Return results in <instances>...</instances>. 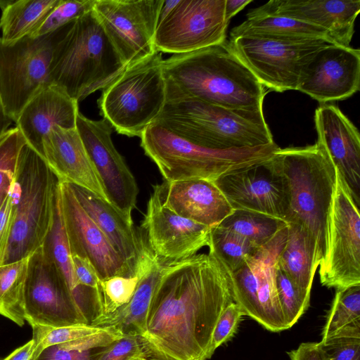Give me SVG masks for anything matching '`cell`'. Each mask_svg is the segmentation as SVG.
Instances as JSON below:
<instances>
[{
    "mask_svg": "<svg viewBox=\"0 0 360 360\" xmlns=\"http://www.w3.org/2000/svg\"><path fill=\"white\" fill-rule=\"evenodd\" d=\"M231 274L213 254L167 264L141 338L150 360H207L212 333L233 302Z\"/></svg>",
    "mask_w": 360,
    "mask_h": 360,
    "instance_id": "1",
    "label": "cell"
},
{
    "mask_svg": "<svg viewBox=\"0 0 360 360\" xmlns=\"http://www.w3.org/2000/svg\"><path fill=\"white\" fill-rule=\"evenodd\" d=\"M167 88L225 108L263 112L264 85L229 41L163 60Z\"/></svg>",
    "mask_w": 360,
    "mask_h": 360,
    "instance_id": "2",
    "label": "cell"
},
{
    "mask_svg": "<svg viewBox=\"0 0 360 360\" xmlns=\"http://www.w3.org/2000/svg\"><path fill=\"white\" fill-rule=\"evenodd\" d=\"M272 160L283 176L288 194L286 223L298 224L309 237L318 268L328 250V221L337 169L323 145L278 148Z\"/></svg>",
    "mask_w": 360,
    "mask_h": 360,
    "instance_id": "3",
    "label": "cell"
},
{
    "mask_svg": "<svg viewBox=\"0 0 360 360\" xmlns=\"http://www.w3.org/2000/svg\"><path fill=\"white\" fill-rule=\"evenodd\" d=\"M155 122L198 146L216 150L275 143L263 112L213 105L167 88L165 106Z\"/></svg>",
    "mask_w": 360,
    "mask_h": 360,
    "instance_id": "4",
    "label": "cell"
},
{
    "mask_svg": "<svg viewBox=\"0 0 360 360\" xmlns=\"http://www.w3.org/2000/svg\"><path fill=\"white\" fill-rule=\"evenodd\" d=\"M125 68L91 10L65 25L54 49L50 84L79 103Z\"/></svg>",
    "mask_w": 360,
    "mask_h": 360,
    "instance_id": "5",
    "label": "cell"
},
{
    "mask_svg": "<svg viewBox=\"0 0 360 360\" xmlns=\"http://www.w3.org/2000/svg\"><path fill=\"white\" fill-rule=\"evenodd\" d=\"M58 182L41 155L26 143L11 191V227L1 265L28 258L41 247L52 224Z\"/></svg>",
    "mask_w": 360,
    "mask_h": 360,
    "instance_id": "6",
    "label": "cell"
},
{
    "mask_svg": "<svg viewBox=\"0 0 360 360\" xmlns=\"http://www.w3.org/2000/svg\"><path fill=\"white\" fill-rule=\"evenodd\" d=\"M141 146L165 181L204 179L214 181L229 172L271 158L276 143L255 148L216 150L193 143L157 122L142 134Z\"/></svg>",
    "mask_w": 360,
    "mask_h": 360,
    "instance_id": "7",
    "label": "cell"
},
{
    "mask_svg": "<svg viewBox=\"0 0 360 360\" xmlns=\"http://www.w3.org/2000/svg\"><path fill=\"white\" fill-rule=\"evenodd\" d=\"M162 53L127 65L103 89L101 115L117 133L141 137L160 115L167 99Z\"/></svg>",
    "mask_w": 360,
    "mask_h": 360,
    "instance_id": "8",
    "label": "cell"
},
{
    "mask_svg": "<svg viewBox=\"0 0 360 360\" xmlns=\"http://www.w3.org/2000/svg\"><path fill=\"white\" fill-rule=\"evenodd\" d=\"M65 27L13 44H5L0 38V98L6 115L13 122L25 105L51 84L54 49Z\"/></svg>",
    "mask_w": 360,
    "mask_h": 360,
    "instance_id": "9",
    "label": "cell"
},
{
    "mask_svg": "<svg viewBox=\"0 0 360 360\" xmlns=\"http://www.w3.org/2000/svg\"><path fill=\"white\" fill-rule=\"evenodd\" d=\"M287 236V225L230 273L233 297L245 315L272 332L288 329L278 300L276 270Z\"/></svg>",
    "mask_w": 360,
    "mask_h": 360,
    "instance_id": "10",
    "label": "cell"
},
{
    "mask_svg": "<svg viewBox=\"0 0 360 360\" xmlns=\"http://www.w3.org/2000/svg\"><path fill=\"white\" fill-rule=\"evenodd\" d=\"M231 47L264 87L278 92L296 90L302 66L321 39H288L245 34L230 39Z\"/></svg>",
    "mask_w": 360,
    "mask_h": 360,
    "instance_id": "11",
    "label": "cell"
},
{
    "mask_svg": "<svg viewBox=\"0 0 360 360\" xmlns=\"http://www.w3.org/2000/svg\"><path fill=\"white\" fill-rule=\"evenodd\" d=\"M319 267L320 281L328 288L360 285L359 207L338 172L328 215L327 253Z\"/></svg>",
    "mask_w": 360,
    "mask_h": 360,
    "instance_id": "12",
    "label": "cell"
},
{
    "mask_svg": "<svg viewBox=\"0 0 360 360\" xmlns=\"http://www.w3.org/2000/svg\"><path fill=\"white\" fill-rule=\"evenodd\" d=\"M225 0H178L159 20L154 37L161 53L182 54L226 41Z\"/></svg>",
    "mask_w": 360,
    "mask_h": 360,
    "instance_id": "13",
    "label": "cell"
},
{
    "mask_svg": "<svg viewBox=\"0 0 360 360\" xmlns=\"http://www.w3.org/2000/svg\"><path fill=\"white\" fill-rule=\"evenodd\" d=\"M164 0H95L92 12L127 67L158 51L154 37Z\"/></svg>",
    "mask_w": 360,
    "mask_h": 360,
    "instance_id": "14",
    "label": "cell"
},
{
    "mask_svg": "<svg viewBox=\"0 0 360 360\" xmlns=\"http://www.w3.org/2000/svg\"><path fill=\"white\" fill-rule=\"evenodd\" d=\"M24 311L31 326L82 323L63 276L42 247L28 258Z\"/></svg>",
    "mask_w": 360,
    "mask_h": 360,
    "instance_id": "15",
    "label": "cell"
},
{
    "mask_svg": "<svg viewBox=\"0 0 360 360\" xmlns=\"http://www.w3.org/2000/svg\"><path fill=\"white\" fill-rule=\"evenodd\" d=\"M77 129L101 181L107 200L132 220L139 188L134 175L112 139V127L105 120H92L80 112Z\"/></svg>",
    "mask_w": 360,
    "mask_h": 360,
    "instance_id": "16",
    "label": "cell"
},
{
    "mask_svg": "<svg viewBox=\"0 0 360 360\" xmlns=\"http://www.w3.org/2000/svg\"><path fill=\"white\" fill-rule=\"evenodd\" d=\"M233 210L263 214L286 223L285 180L272 160L224 174L213 181Z\"/></svg>",
    "mask_w": 360,
    "mask_h": 360,
    "instance_id": "17",
    "label": "cell"
},
{
    "mask_svg": "<svg viewBox=\"0 0 360 360\" xmlns=\"http://www.w3.org/2000/svg\"><path fill=\"white\" fill-rule=\"evenodd\" d=\"M359 85V49L326 44L302 66L296 90L326 104L351 97Z\"/></svg>",
    "mask_w": 360,
    "mask_h": 360,
    "instance_id": "18",
    "label": "cell"
},
{
    "mask_svg": "<svg viewBox=\"0 0 360 360\" xmlns=\"http://www.w3.org/2000/svg\"><path fill=\"white\" fill-rule=\"evenodd\" d=\"M63 226L72 256L86 259L101 281L132 270L78 202L69 184L58 180Z\"/></svg>",
    "mask_w": 360,
    "mask_h": 360,
    "instance_id": "19",
    "label": "cell"
},
{
    "mask_svg": "<svg viewBox=\"0 0 360 360\" xmlns=\"http://www.w3.org/2000/svg\"><path fill=\"white\" fill-rule=\"evenodd\" d=\"M141 226L146 234L148 247L165 264L191 257L207 246L211 228L184 218L166 207L158 185L153 186Z\"/></svg>",
    "mask_w": 360,
    "mask_h": 360,
    "instance_id": "20",
    "label": "cell"
},
{
    "mask_svg": "<svg viewBox=\"0 0 360 360\" xmlns=\"http://www.w3.org/2000/svg\"><path fill=\"white\" fill-rule=\"evenodd\" d=\"M317 141L326 150L356 204L360 205V135L350 120L333 104L315 111Z\"/></svg>",
    "mask_w": 360,
    "mask_h": 360,
    "instance_id": "21",
    "label": "cell"
},
{
    "mask_svg": "<svg viewBox=\"0 0 360 360\" xmlns=\"http://www.w3.org/2000/svg\"><path fill=\"white\" fill-rule=\"evenodd\" d=\"M41 157L59 181L85 188L107 200L77 127H53L42 140Z\"/></svg>",
    "mask_w": 360,
    "mask_h": 360,
    "instance_id": "22",
    "label": "cell"
},
{
    "mask_svg": "<svg viewBox=\"0 0 360 360\" xmlns=\"http://www.w3.org/2000/svg\"><path fill=\"white\" fill-rule=\"evenodd\" d=\"M258 8L319 27L328 33L335 44L349 46L360 1L271 0Z\"/></svg>",
    "mask_w": 360,
    "mask_h": 360,
    "instance_id": "23",
    "label": "cell"
},
{
    "mask_svg": "<svg viewBox=\"0 0 360 360\" xmlns=\"http://www.w3.org/2000/svg\"><path fill=\"white\" fill-rule=\"evenodd\" d=\"M163 205L176 214L212 227L234 210L213 181L191 179L158 185Z\"/></svg>",
    "mask_w": 360,
    "mask_h": 360,
    "instance_id": "24",
    "label": "cell"
},
{
    "mask_svg": "<svg viewBox=\"0 0 360 360\" xmlns=\"http://www.w3.org/2000/svg\"><path fill=\"white\" fill-rule=\"evenodd\" d=\"M79 112L77 101L50 84L25 105L14 123L26 143L41 155L44 137L56 126L76 128Z\"/></svg>",
    "mask_w": 360,
    "mask_h": 360,
    "instance_id": "25",
    "label": "cell"
},
{
    "mask_svg": "<svg viewBox=\"0 0 360 360\" xmlns=\"http://www.w3.org/2000/svg\"><path fill=\"white\" fill-rule=\"evenodd\" d=\"M68 184L85 212L134 270L147 244L135 229L133 220L127 218L107 200L85 188Z\"/></svg>",
    "mask_w": 360,
    "mask_h": 360,
    "instance_id": "26",
    "label": "cell"
},
{
    "mask_svg": "<svg viewBox=\"0 0 360 360\" xmlns=\"http://www.w3.org/2000/svg\"><path fill=\"white\" fill-rule=\"evenodd\" d=\"M41 247L52 259L63 276L82 323L91 325L99 313V292L80 285L76 278L60 212L58 183L52 224Z\"/></svg>",
    "mask_w": 360,
    "mask_h": 360,
    "instance_id": "27",
    "label": "cell"
},
{
    "mask_svg": "<svg viewBox=\"0 0 360 360\" xmlns=\"http://www.w3.org/2000/svg\"><path fill=\"white\" fill-rule=\"evenodd\" d=\"M167 264L157 257L138 283L130 301L114 314L104 318L96 326L111 327L123 335L141 338L146 328V319L155 289Z\"/></svg>",
    "mask_w": 360,
    "mask_h": 360,
    "instance_id": "28",
    "label": "cell"
},
{
    "mask_svg": "<svg viewBox=\"0 0 360 360\" xmlns=\"http://www.w3.org/2000/svg\"><path fill=\"white\" fill-rule=\"evenodd\" d=\"M245 34L288 39H321L328 44H335L328 33L319 27L294 18L266 13L258 8L248 13L247 19L233 28L231 38Z\"/></svg>",
    "mask_w": 360,
    "mask_h": 360,
    "instance_id": "29",
    "label": "cell"
},
{
    "mask_svg": "<svg viewBox=\"0 0 360 360\" xmlns=\"http://www.w3.org/2000/svg\"><path fill=\"white\" fill-rule=\"evenodd\" d=\"M276 266L299 289L311 293L317 269L315 251L309 237L298 224L287 223L286 240Z\"/></svg>",
    "mask_w": 360,
    "mask_h": 360,
    "instance_id": "30",
    "label": "cell"
},
{
    "mask_svg": "<svg viewBox=\"0 0 360 360\" xmlns=\"http://www.w3.org/2000/svg\"><path fill=\"white\" fill-rule=\"evenodd\" d=\"M60 0L0 1L1 41L13 44L30 37Z\"/></svg>",
    "mask_w": 360,
    "mask_h": 360,
    "instance_id": "31",
    "label": "cell"
},
{
    "mask_svg": "<svg viewBox=\"0 0 360 360\" xmlns=\"http://www.w3.org/2000/svg\"><path fill=\"white\" fill-rule=\"evenodd\" d=\"M155 255L146 246L135 270L127 275H118L100 281V309L91 323L96 326L104 318L124 307L131 299L139 282L151 266Z\"/></svg>",
    "mask_w": 360,
    "mask_h": 360,
    "instance_id": "32",
    "label": "cell"
},
{
    "mask_svg": "<svg viewBox=\"0 0 360 360\" xmlns=\"http://www.w3.org/2000/svg\"><path fill=\"white\" fill-rule=\"evenodd\" d=\"M122 336L117 330L104 327L84 338L48 347L32 360H97L105 347Z\"/></svg>",
    "mask_w": 360,
    "mask_h": 360,
    "instance_id": "33",
    "label": "cell"
},
{
    "mask_svg": "<svg viewBox=\"0 0 360 360\" xmlns=\"http://www.w3.org/2000/svg\"><path fill=\"white\" fill-rule=\"evenodd\" d=\"M28 258L0 266V315L19 326L25 321L24 288Z\"/></svg>",
    "mask_w": 360,
    "mask_h": 360,
    "instance_id": "34",
    "label": "cell"
},
{
    "mask_svg": "<svg viewBox=\"0 0 360 360\" xmlns=\"http://www.w3.org/2000/svg\"><path fill=\"white\" fill-rule=\"evenodd\" d=\"M218 225L262 247L287 225L280 219L250 211L234 210Z\"/></svg>",
    "mask_w": 360,
    "mask_h": 360,
    "instance_id": "35",
    "label": "cell"
},
{
    "mask_svg": "<svg viewBox=\"0 0 360 360\" xmlns=\"http://www.w3.org/2000/svg\"><path fill=\"white\" fill-rule=\"evenodd\" d=\"M209 252L215 255L230 273L238 270L245 259L259 248L247 238L219 225L210 228Z\"/></svg>",
    "mask_w": 360,
    "mask_h": 360,
    "instance_id": "36",
    "label": "cell"
},
{
    "mask_svg": "<svg viewBox=\"0 0 360 360\" xmlns=\"http://www.w3.org/2000/svg\"><path fill=\"white\" fill-rule=\"evenodd\" d=\"M356 326H360V285L335 290L323 328L321 341Z\"/></svg>",
    "mask_w": 360,
    "mask_h": 360,
    "instance_id": "37",
    "label": "cell"
},
{
    "mask_svg": "<svg viewBox=\"0 0 360 360\" xmlns=\"http://www.w3.org/2000/svg\"><path fill=\"white\" fill-rule=\"evenodd\" d=\"M26 141L15 126L0 136V209L15 181L18 158Z\"/></svg>",
    "mask_w": 360,
    "mask_h": 360,
    "instance_id": "38",
    "label": "cell"
},
{
    "mask_svg": "<svg viewBox=\"0 0 360 360\" xmlns=\"http://www.w3.org/2000/svg\"><path fill=\"white\" fill-rule=\"evenodd\" d=\"M34 353L32 360L44 349L94 334L104 327L85 323L63 326H33Z\"/></svg>",
    "mask_w": 360,
    "mask_h": 360,
    "instance_id": "39",
    "label": "cell"
},
{
    "mask_svg": "<svg viewBox=\"0 0 360 360\" xmlns=\"http://www.w3.org/2000/svg\"><path fill=\"white\" fill-rule=\"evenodd\" d=\"M276 281L279 302L288 329L308 309L311 293L299 289L277 266Z\"/></svg>",
    "mask_w": 360,
    "mask_h": 360,
    "instance_id": "40",
    "label": "cell"
},
{
    "mask_svg": "<svg viewBox=\"0 0 360 360\" xmlns=\"http://www.w3.org/2000/svg\"><path fill=\"white\" fill-rule=\"evenodd\" d=\"M95 0H60L41 25L30 36L37 37L52 33L92 10Z\"/></svg>",
    "mask_w": 360,
    "mask_h": 360,
    "instance_id": "41",
    "label": "cell"
},
{
    "mask_svg": "<svg viewBox=\"0 0 360 360\" xmlns=\"http://www.w3.org/2000/svg\"><path fill=\"white\" fill-rule=\"evenodd\" d=\"M320 344L326 360H360V326L347 328Z\"/></svg>",
    "mask_w": 360,
    "mask_h": 360,
    "instance_id": "42",
    "label": "cell"
},
{
    "mask_svg": "<svg viewBox=\"0 0 360 360\" xmlns=\"http://www.w3.org/2000/svg\"><path fill=\"white\" fill-rule=\"evenodd\" d=\"M245 315L236 302L229 304L222 312L214 327L210 347V355L235 335L242 316Z\"/></svg>",
    "mask_w": 360,
    "mask_h": 360,
    "instance_id": "43",
    "label": "cell"
},
{
    "mask_svg": "<svg viewBox=\"0 0 360 360\" xmlns=\"http://www.w3.org/2000/svg\"><path fill=\"white\" fill-rule=\"evenodd\" d=\"M147 357L140 336L125 335L105 347L97 360H136Z\"/></svg>",
    "mask_w": 360,
    "mask_h": 360,
    "instance_id": "44",
    "label": "cell"
},
{
    "mask_svg": "<svg viewBox=\"0 0 360 360\" xmlns=\"http://www.w3.org/2000/svg\"><path fill=\"white\" fill-rule=\"evenodd\" d=\"M72 259L75 274L79 283L98 290L101 280L90 262L78 256H72Z\"/></svg>",
    "mask_w": 360,
    "mask_h": 360,
    "instance_id": "45",
    "label": "cell"
},
{
    "mask_svg": "<svg viewBox=\"0 0 360 360\" xmlns=\"http://www.w3.org/2000/svg\"><path fill=\"white\" fill-rule=\"evenodd\" d=\"M12 221L11 193L0 209V266L8 242Z\"/></svg>",
    "mask_w": 360,
    "mask_h": 360,
    "instance_id": "46",
    "label": "cell"
},
{
    "mask_svg": "<svg viewBox=\"0 0 360 360\" xmlns=\"http://www.w3.org/2000/svg\"><path fill=\"white\" fill-rule=\"evenodd\" d=\"M34 353V340L32 339L18 347L3 360H32Z\"/></svg>",
    "mask_w": 360,
    "mask_h": 360,
    "instance_id": "47",
    "label": "cell"
},
{
    "mask_svg": "<svg viewBox=\"0 0 360 360\" xmlns=\"http://www.w3.org/2000/svg\"><path fill=\"white\" fill-rule=\"evenodd\" d=\"M252 0H225V18L229 23L230 20L243 9Z\"/></svg>",
    "mask_w": 360,
    "mask_h": 360,
    "instance_id": "48",
    "label": "cell"
},
{
    "mask_svg": "<svg viewBox=\"0 0 360 360\" xmlns=\"http://www.w3.org/2000/svg\"><path fill=\"white\" fill-rule=\"evenodd\" d=\"M13 121L6 115L0 98V136L9 129Z\"/></svg>",
    "mask_w": 360,
    "mask_h": 360,
    "instance_id": "49",
    "label": "cell"
},
{
    "mask_svg": "<svg viewBox=\"0 0 360 360\" xmlns=\"http://www.w3.org/2000/svg\"><path fill=\"white\" fill-rule=\"evenodd\" d=\"M136 360H150V359H149L147 357H141V358H139L138 359H136Z\"/></svg>",
    "mask_w": 360,
    "mask_h": 360,
    "instance_id": "50",
    "label": "cell"
}]
</instances>
